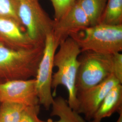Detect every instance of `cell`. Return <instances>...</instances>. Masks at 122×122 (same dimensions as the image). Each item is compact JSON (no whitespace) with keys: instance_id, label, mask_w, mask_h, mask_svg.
<instances>
[{"instance_id":"6da1fadb","label":"cell","mask_w":122,"mask_h":122,"mask_svg":"<svg viewBox=\"0 0 122 122\" xmlns=\"http://www.w3.org/2000/svg\"><path fill=\"white\" fill-rule=\"evenodd\" d=\"M44 45L16 49L0 43V83L35 78Z\"/></svg>"},{"instance_id":"7a4b0ae2","label":"cell","mask_w":122,"mask_h":122,"mask_svg":"<svg viewBox=\"0 0 122 122\" xmlns=\"http://www.w3.org/2000/svg\"><path fill=\"white\" fill-rule=\"evenodd\" d=\"M58 47L53 59L54 67H57V70L52 75V89L54 91L52 94L55 95L58 86H65L68 94V105L77 112L78 103L76 82L79 65V57L81 51L78 45L71 37L66 39Z\"/></svg>"},{"instance_id":"3957f363","label":"cell","mask_w":122,"mask_h":122,"mask_svg":"<svg viewBox=\"0 0 122 122\" xmlns=\"http://www.w3.org/2000/svg\"><path fill=\"white\" fill-rule=\"evenodd\" d=\"M81 52L91 51L105 54L122 52V25L99 24L89 26L71 36Z\"/></svg>"},{"instance_id":"277c9868","label":"cell","mask_w":122,"mask_h":122,"mask_svg":"<svg viewBox=\"0 0 122 122\" xmlns=\"http://www.w3.org/2000/svg\"><path fill=\"white\" fill-rule=\"evenodd\" d=\"M18 17L29 37L36 45H44L46 37L52 34V20L39 0H15Z\"/></svg>"},{"instance_id":"5b68a950","label":"cell","mask_w":122,"mask_h":122,"mask_svg":"<svg viewBox=\"0 0 122 122\" xmlns=\"http://www.w3.org/2000/svg\"><path fill=\"white\" fill-rule=\"evenodd\" d=\"M79 57L76 75L77 92L82 91L101 82L112 74V54L87 51Z\"/></svg>"},{"instance_id":"8992f818","label":"cell","mask_w":122,"mask_h":122,"mask_svg":"<svg viewBox=\"0 0 122 122\" xmlns=\"http://www.w3.org/2000/svg\"><path fill=\"white\" fill-rule=\"evenodd\" d=\"M57 48L52 34L47 35L45 40L43 55L35 78L39 104L42 105L46 110L49 109L54 99L52 93V81L53 59Z\"/></svg>"},{"instance_id":"52a82bcc","label":"cell","mask_w":122,"mask_h":122,"mask_svg":"<svg viewBox=\"0 0 122 122\" xmlns=\"http://www.w3.org/2000/svg\"><path fill=\"white\" fill-rule=\"evenodd\" d=\"M11 102L26 106L39 104L35 78L0 83V103Z\"/></svg>"},{"instance_id":"ba28073f","label":"cell","mask_w":122,"mask_h":122,"mask_svg":"<svg viewBox=\"0 0 122 122\" xmlns=\"http://www.w3.org/2000/svg\"><path fill=\"white\" fill-rule=\"evenodd\" d=\"M119 83L121 84L113 74H111L96 86L84 91L77 92L78 103L77 112L84 114L87 120L93 119L107 94L113 87Z\"/></svg>"},{"instance_id":"9c48e42d","label":"cell","mask_w":122,"mask_h":122,"mask_svg":"<svg viewBox=\"0 0 122 122\" xmlns=\"http://www.w3.org/2000/svg\"><path fill=\"white\" fill-rule=\"evenodd\" d=\"M90 26L86 16L76 2L63 17L54 21L52 35L57 48L71 35Z\"/></svg>"},{"instance_id":"30bf717a","label":"cell","mask_w":122,"mask_h":122,"mask_svg":"<svg viewBox=\"0 0 122 122\" xmlns=\"http://www.w3.org/2000/svg\"><path fill=\"white\" fill-rule=\"evenodd\" d=\"M0 43L16 49L39 46L31 40L20 23L13 19L3 17H0Z\"/></svg>"},{"instance_id":"8fae6325","label":"cell","mask_w":122,"mask_h":122,"mask_svg":"<svg viewBox=\"0 0 122 122\" xmlns=\"http://www.w3.org/2000/svg\"><path fill=\"white\" fill-rule=\"evenodd\" d=\"M122 111V84L113 87L105 97L95 114L93 119L101 121L104 118L110 117L115 112Z\"/></svg>"},{"instance_id":"7c38bea8","label":"cell","mask_w":122,"mask_h":122,"mask_svg":"<svg viewBox=\"0 0 122 122\" xmlns=\"http://www.w3.org/2000/svg\"><path fill=\"white\" fill-rule=\"evenodd\" d=\"M51 116H56L59 119L57 121H53L52 119L47 121L41 120V122H86L76 111L72 109L68 105L67 100L61 96L53 99Z\"/></svg>"},{"instance_id":"4fadbf2b","label":"cell","mask_w":122,"mask_h":122,"mask_svg":"<svg viewBox=\"0 0 122 122\" xmlns=\"http://www.w3.org/2000/svg\"><path fill=\"white\" fill-rule=\"evenodd\" d=\"M107 0H77L89 20L90 26L99 24Z\"/></svg>"},{"instance_id":"5bb4252c","label":"cell","mask_w":122,"mask_h":122,"mask_svg":"<svg viewBox=\"0 0 122 122\" xmlns=\"http://www.w3.org/2000/svg\"><path fill=\"white\" fill-rule=\"evenodd\" d=\"M99 24L122 25V0H107Z\"/></svg>"},{"instance_id":"9a60e30c","label":"cell","mask_w":122,"mask_h":122,"mask_svg":"<svg viewBox=\"0 0 122 122\" xmlns=\"http://www.w3.org/2000/svg\"><path fill=\"white\" fill-rule=\"evenodd\" d=\"M0 122H19L26 106L17 103H0Z\"/></svg>"},{"instance_id":"2e32d148","label":"cell","mask_w":122,"mask_h":122,"mask_svg":"<svg viewBox=\"0 0 122 122\" xmlns=\"http://www.w3.org/2000/svg\"><path fill=\"white\" fill-rule=\"evenodd\" d=\"M77 0H50L54 12V21H57L63 16L73 5Z\"/></svg>"},{"instance_id":"e0dca14e","label":"cell","mask_w":122,"mask_h":122,"mask_svg":"<svg viewBox=\"0 0 122 122\" xmlns=\"http://www.w3.org/2000/svg\"><path fill=\"white\" fill-rule=\"evenodd\" d=\"M0 17L13 19L20 23L17 15L15 0H0Z\"/></svg>"},{"instance_id":"ac0fdd59","label":"cell","mask_w":122,"mask_h":122,"mask_svg":"<svg viewBox=\"0 0 122 122\" xmlns=\"http://www.w3.org/2000/svg\"><path fill=\"white\" fill-rule=\"evenodd\" d=\"M39 105L26 106L19 122H41L39 118Z\"/></svg>"},{"instance_id":"d6986e66","label":"cell","mask_w":122,"mask_h":122,"mask_svg":"<svg viewBox=\"0 0 122 122\" xmlns=\"http://www.w3.org/2000/svg\"><path fill=\"white\" fill-rule=\"evenodd\" d=\"M117 52L112 54V74L122 83V53Z\"/></svg>"},{"instance_id":"ffe728a7","label":"cell","mask_w":122,"mask_h":122,"mask_svg":"<svg viewBox=\"0 0 122 122\" xmlns=\"http://www.w3.org/2000/svg\"><path fill=\"white\" fill-rule=\"evenodd\" d=\"M119 113V116L118 117L117 121L116 122H122V111H120Z\"/></svg>"},{"instance_id":"44dd1931","label":"cell","mask_w":122,"mask_h":122,"mask_svg":"<svg viewBox=\"0 0 122 122\" xmlns=\"http://www.w3.org/2000/svg\"><path fill=\"white\" fill-rule=\"evenodd\" d=\"M101 122V121H97V120H95V119H93V120H92V121H91V122Z\"/></svg>"}]
</instances>
